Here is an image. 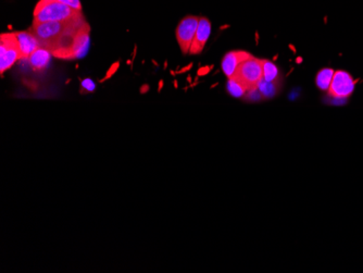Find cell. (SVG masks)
Returning <instances> with one entry per match:
<instances>
[{"mask_svg":"<svg viewBox=\"0 0 363 273\" xmlns=\"http://www.w3.org/2000/svg\"><path fill=\"white\" fill-rule=\"evenodd\" d=\"M28 30L37 38L42 49L51 51L57 58L71 60L85 53L89 43L91 28L81 13L68 20L33 21Z\"/></svg>","mask_w":363,"mask_h":273,"instance_id":"6da1fadb","label":"cell"},{"mask_svg":"<svg viewBox=\"0 0 363 273\" xmlns=\"http://www.w3.org/2000/svg\"><path fill=\"white\" fill-rule=\"evenodd\" d=\"M82 11L74 10L73 8L63 5L57 0H39L34 9V21L51 22L74 18L81 15Z\"/></svg>","mask_w":363,"mask_h":273,"instance_id":"7a4b0ae2","label":"cell"},{"mask_svg":"<svg viewBox=\"0 0 363 273\" xmlns=\"http://www.w3.org/2000/svg\"><path fill=\"white\" fill-rule=\"evenodd\" d=\"M263 78V59L252 56L238 66V70L231 79L235 80L246 91L257 87Z\"/></svg>","mask_w":363,"mask_h":273,"instance_id":"3957f363","label":"cell"},{"mask_svg":"<svg viewBox=\"0 0 363 273\" xmlns=\"http://www.w3.org/2000/svg\"><path fill=\"white\" fill-rule=\"evenodd\" d=\"M20 59V49L15 33L1 34L0 37V72L8 71Z\"/></svg>","mask_w":363,"mask_h":273,"instance_id":"277c9868","label":"cell"},{"mask_svg":"<svg viewBox=\"0 0 363 273\" xmlns=\"http://www.w3.org/2000/svg\"><path fill=\"white\" fill-rule=\"evenodd\" d=\"M200 19L195 15H187L183 20L179 21V26H177L175 35H177L179 49L184 55L189 53V49L196 35L198 24H200Z\"/></svg>","mask_w":363,"mask_h":273,"instance_id":"5b68a950","label":"cell"},{"mask_svg":"<svg viewBox=\"0 0 363 273\" xmlns=\"http://www.w3.org/2000/svg\"><path fill=\"white\" fill-rule=\"evenodd\" d=\"M355 87L356 84L353 81V76L348 72L339 70L334 73L328 93L334 98H347L355 91Z\"/></svg>","mask_w":363,"mask_h":273,"instance_id":"8992f818","label":"cell"},{"mask_svg":"<svg viewBox=\"0 0 363 273\" xmlns=\"http://www.w3.org/2000/svg\"><path fill=\"white\" fill-rule=\"evenodd\" d=\"M211 34V22L207 18H200L198 28H197L196 35L193 41L189 55H200L204 51V46L209 39Z\"/></svg>","mask_w":363,"mask_h":273,"instance_id":"52a82bcc","label":"cell"},{"mask_svg":"<svg viewBox=\"0 0 363 273\" xmlns=\"http://www.w3.org/2000/svg\"><path fill=\"white\" fill-rule=\"evenodd\" d=\"M15 37L18 39L19 49H20V60H28L34 51L41 49L37 38L30 33V30H21L15 32Z\"/></svg>","mask_w":363,"mask_h":273,"instance_id":"ba28073f","label":"cell"},{"mask_svg":"<svg viewBox=\"0 0 363 273\" xmlns=\"http://www.w3.org/2000/svg\"><path fill=\"white\" fill-rule=\"evenodd\" d=\"M251 53L247 51H235L227 53L222 59V71L224 72L225 76L231 79L234 76L235 72L238 70L240 66L244 61L251 58Z\"/></svg>","mask_w":363,"mask_h":273,"instance_id":"9c48e42d","label":"cell"},{"mask_svg":"<svg viewBox=\"0 0 363 273\" xmlns=\"http://www.w3.org/2000/svg\"><path fill=\"white\" fill-rule=\"evenodd\" d=\"M51 55H53V53H51V51L45 49H42L41 47V49H38L37 51H34L28 60L34 71L42 72L46 70V68L49 66Z\"/></svg>","mask_w":363,"mask_h":273,"instance_id":"30bf717a","label":"cell"},{"mask_svg":"<svg viewBox=\"0 0 363 273\" xmlns=\"http://www.w3.org/2000/svg\"><path fill=\"white\" fill-rule=\"evenodd\" d=\"M259 91L263 94L265 99L267 98H273V97L278 95V91H281V87H282V80H278V81L275 82H267L265 80H261V81L258 83L257 85Z\"/></svg>","mask_w":363,"mask_h":273,"instance_id":"8fae6325","label":"cell"},{"mask_svg":"<svg viewBox=\"0 0 363 273\" xmlns=\"http://www.w3.org/2000/svg\"><path fill=\"white\" fill-rule=\"evenodd\" d=\"M334 73H335V71H334L333 69H322L321 71L318 72L317 78H315L317 87L322 89V91H328L330 89L332 80H333Z\"/></svg>","mask_w":363,"mask_h":273,"instance_id":"7c38bea8","label":"cell"},{"mask_svg":"<svg viewBox=\"0 0 363 273\" xmlns=\"http://www.w3.org/2000/svg\"><path fill=\"white\" fill-rule=\"evenodd\" d=\"M263 80L267 82H275L281 80L280 70L272 61L263 59Z\"/></svg>","mask_w":363,"mask_h":273,"instance_id":"4fadbf2b","label":"cell"},{"mask_svg":"<svg viewBox=\"0 0 363 273\" xmlns=\"http://www.w3.org/2000/svg\"><path fill=\"white\" fill-rule=\"evenodd\" d=\"M227 91L232 95L233 97L240 98V97H244L245 94L247 93V91L240 85L238 82L235 81L233 79H229V83H227Z\"/></svg>","mask_w":363,"mask_h":273,"instance_id":"5bb4252c","label":"cell"},{"mask_svg":"<svg viewBox=\"0 0 363 273\" xmlns=\"http://www.w3.org/2000/svg\"><path fill=\"white\" fill-rule=\"evenodd\" d=\"M246 100L251 101V103H256V101H261L265 99L261 91H259L258 87H254V89L247 91V93L245 94Z\"/></svg>","mask_w":363,"mask_h":273,"instance_id":"9a60e30c","label":"cell"},{"mask_svg":"<svg viewBox=\"0 0 363 273\" xmlns=\"http://www.w3.org/2000/svg\"><path fill=\"white\" fill-rule=\"evenodd\" d=\"M82 93H91L95 91V83L91 79L83 80L81 83Z\"/></svg>","mask_w":363,"mask_h":273,"instance_id":"2e32d148","label":"cell"},{"mask_svg":"<svg viewBox=\"0 0 363 273\" xmlns=\"http://www.w3.org/2000/svg\"><path fill=\"white\" fill-rule=\"evenodd\" d=\"M59 3L63 5L69 6V7L73 8L74 10L82 11V3L80 0H57Z\"/></svg>","mask_w":363,"mask_h":273,"instance_id":"e0dca14e","label":"cell"},{"mask_svg":"<svg viewBox=\"0 0 363 273\" xmlns=\"http://www.w3.org/2000/svg\"><path fill=\"white\" fill-rule=\"evenodd\" d=\"M119 62H116V64H112V68L109 69V71L107 72L106 76H105V79L103 80V81H105V80L109 79L110 76H114V74L116 73V70H118V68H119Z\"/></svg>","mask_w":363,"mask_h":273,"instance_id":"ac0fdd59","label":"cell"},{"mask_svg":"<svg viewBox=\"0 0 363 273\" xmlns=\"http://www.w3.org/2000/svg\"><path fill=\"white\" fill-rule=\"evenodd\" d=\"M212 67H204V68H200L197 72V74L200 76H206V74L209 73L210 70H211Z\"/></svg>","mask_w":363,"mask_h":273,"instance_id":"d6986e66","label":"cell"},{"mask_svg":"<svg viewBox=\"0 0 363 273\" xmlns=\"http://www.w3.org/2000/svg\"><path fill=\"white\" fill-rule=\"evenodd\" d=\"M193 67V64H189V66H187L186 68H184V69H182L181 71V73H184V72H186L187 70H189V69L192 68Z\"/></svg>","mask_w":363,"mask_h":273,"instance_id":"ffe728a7","label":"cell"}]
</instances>
